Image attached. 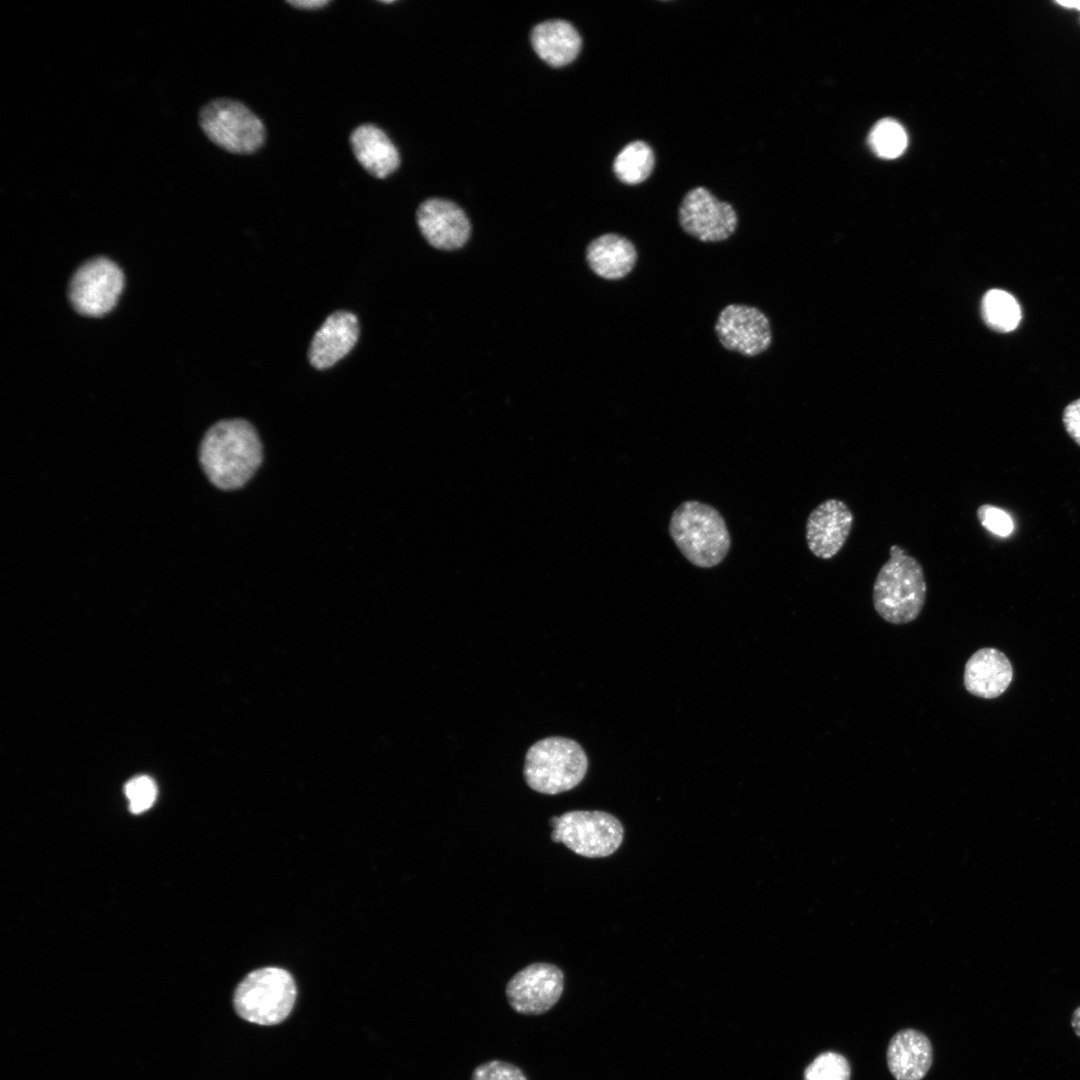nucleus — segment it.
Instances as JSON below:
<instances>
[{"label":"nucleus","instance_id":"nucleus-1","mask_svg":"<svg viewBox=\"0 0 1080 1080\" xmlns=\"http://www.w3.org/2000/svg\"><path fill=\"white\" fill-rule=\"evenodd\" d=\"M263 458L257 431L243 419L221 420L205 433L199 461L210 482L222 490L244 486Z\"/></svg>","mask_w":1080,"mask_h":1080},{"label":"nucleus","instance_id":"nucleus-2","mask_svg":"<svg viewBox=\"0 0 1080 1080\" xmlns=\"http://www.w3.org/2000/svg\"><path fill=\"white\" fill-rule=\"evenodd\" d=\"M889 554L873 584V605L885 621L906 624L915 620L924 607L925 574L920 562L899 545H892Z\"/></svg>","mask_w":1080,"mask_h":1080},{"label":"nucleus","instance_id":"nucleus-3","mask_svg":"<svg viewBox=\"0 0 1080 1080\" xmlns=\"http://www.w3.org/2000/svg\"><path fill=\"white\" fill-rule=\"evenodd\" d=\"M669 533L683 556L700 568H712L727 556L731 539L725 520L713 506L696 500L672 513Z\"/></svg>","mask_w":1080,"mask_h":1080},{"label":"nucleus","instance_id":"nucleus-4","mask_svg":"<svg viewBox=\"0 0 1080 1080\" xmlns=\"http://www.w3.org/2000/svg\"><path fill=\"white\" fill-rule=\"evenodd\" d=\"M588 767L587 756L574 740L548 737L527 751L524 778L528 786L543 794H558L576 787Z\"/></svg>","mask_w":1080,"mask_h":1080},{"label":"nucleus","instance_id":"nucleus-5","mask_svg":"<svg viewBox=\"0 0 1080 1080\" xmlns=\"http://www.w3.org/2000/svg\"><path fill=\"white\" fill-rule=\"evenodd\" d=\"M296 995L295 981L287 970L265 967L253 970L238 984L233 1004L242 1019L259 1025H274L288 1017Z\"/></svg>","mask_w":1080,"mask_h":1080},{"label":"nucleus","instance_id":"nucleus-6","mask_svg":"<svg viewBox=\"0 0 1080 1080\" xmlns=\"http://www.w3.org/2000/svg\"><path fill=\"white\" fill-rule=\"evenodd\" d=\"M199 125L214 144L230 153H253L265 141L262 121L233 99L217 98L205 104L199 112Z\"/></svg>","mask_w":1080,"mask_h":1080},{"label":"nucleus","instance_id":"nucleus-7","mask_svg":"<svg viewBox=\"0 0 1080 1080\" xmlns=\"http://www.w3.org/2000/svg\"><path fill=\"white\" fill-rule=\"evenodd\" d=\"M551 839L588 858L613 854L623 841L624 829L613 815L603 811L575 810L550 819Z\"/></svg>","mask_w":1080,"mask_h":1080},{"label":"nucleus","instance_id":"nucleus-8","mask_svg":"<svg viewBox=\"0 0 1080 1080\" xmlns=\"http://www.w3.org/2000/svg\"><path fill=\"white\" fill-rule=\"evenodd\" d=\"M123 286L121 269L108 258L96 257L85 262L74 273L69 298L79 313L101 316L115 306Z\"/></svg>","mask_w":1080,"mask_h":1080},{"label":"nucleus","instance_id":"nucleus-9","mask_svg":"<svg viewBox=\"0 0 1080 1080\" xmlns=\"http://www.w3.org/2000/svg\"><path fill=\"white\" fill-rule=\"evenodd\" d=\"M679 223L697 240L719 242L735 232L738 217L731 204L720 201L704 187H696L686 193L680 204Z\"/></svg>","mask_w":1080,"mask_h":1080},{"label":"nucleus","instance_id":"nucleus-10","mask_svg":"<svg viewBox=\"0 0 1080 1080\" xmlns=\"http://www.w3.org/2000/svg\"><path fill=\"white\" fill-rule=\"evenodd\" d=\"M564 988L562 970L550 963H533L517 972L506 985L510 1007L524 1015H540L559 1000Z\"/></svg>","mask_w":1080,"mask_h":1080},{"label":"nucleus","instance_id":"nucleus-11","mask_svg":"<svg viewBox=\"0 0 1080 1080\" xmlns=\"http://www.w3.org/2000/svg\"><path fill=\"white\" fill-rule=\"evenodd\" d=\"M715 333L725 349L747 357L761 354L772 341L767 316L756 307L742 304H730L720 311Z\"/></svg>","mask_w":1080,"mask_h":1080},{"label":"nucleus","instance_id":"nucleus-12","mask_svg":"<svg viewBox=\"0 0 1080 1080\" xmlns=\"http://www.w3.org/2000/svg\"><path fill=\"white\" fill-rule=\"evenodd\" d=\"M853 514L848 505L830 498L817 505L806 521V542L811 553L821 559L834 557L845 545L852 526Z\"/></svg>","mask_w":1080,"mask_h":1080},{"label":"nucleus","instance_id":"nucleus-13","mask_svg":"<svg viewBox=\"0 0 1080 1080\" xmlns=\"http://www.w3.org/2000/svg\"><path fill=\"white\" fill-rule=\"evenodd\" d=\"M416 216L422 235L437 249H458L470 236L471 226L466 214L452 201L427 199L419 206Z\"/></svg>","mask_w":1080,"mask_h":1080},{"label":"nucleus","instance_id":"nucleus-14","mask_svg":"<svg viewBox=\"0 0 1080 1080\" xmlns=\"http://www.w3.org/2000/svg\"><path fill=\"white\" fill-rule=\"evenodd\" d=\"M359 336L357 317L347 311L332 313L315 333L309 360L316 369H327L346 356Z\"/></svg>","mask_w":1080,"mask_h":1080},{"label":"nucleus","instance_id":"nucleus-15","mask_svg":"<svg viewBox=\"0 0 1080 1080\" xmlns=\"http://www.w3.org/2000/svg\"><path fill=\"white\" fill-rule=\"evenodd\" d=\"M1013 678V668L1007 656L998 649L985 647L967 660L964 686L974 696L992 699L1003 694Z\"/></svg>","mask_w":1080,"mask_h":1080},{"label":"nucleus","instance_id":"nucleus-16","mask_svg":"<svg viewBox=\"0 0 1080 1080\" xmlns=\"http://www.w3.org/2000/svg\"><path fill=\"white\" fill-rule=\"evenodd\" d=\"M887 1065L896 1080H922L933 1062L929 1038L915 1029H903L887 1047Z\"/></svg>","mask_w":1080,"mask_h":1080},{"label":"nucleus","instance_id":"nucleus-17","mask_svg":"<svg viewBox=\"0 0 1080 1080\" xmlns=\"http://www.w3.org/2000/svg\"><path fill=\"white\" fill-rule=\"evenodd\" d=\"M350 144L361 166L376 178H386L399 166L397 148L386 133L373 124L356 127L350 135Z\"/></svg>","mask_w":1080,"mask_h":1080},{"label":"nucleus","instance_id":"nucleus-18","mask_svg":"<svg viewBox=\"0 0 1080 1080\" xmlns=\"http://www.w3.org/2000/svg\"><path fill=\"white\" fill-rule=\"evenodd\" d=\"M637 257L634 244L615 233L595 238L586 248L589 267L595 274L607 280H618L628 275L634 268Z\"/></svg>","mask_w":1080,"mask_h":1080},{"label":"nucleus","instance_id":"nucleus-19","mask_svg":"<svg viewBox=\"0 0 1080 1080\" xmlns=\"http://www.w3.org/2000/svg\"><path fill=\"white\" fill-rule=\"evenodd\" d=\"M530 38L536 54L553 67L571 63L581 49L579 33L564 20H549L536 25Z\"/></svg>","mask_w":1080,"mask_h":1080},{"label":"nucleus","instance_id":"nucleus-20","mask_svg":"<svg viewBox=\"0 0 1080 1080\" xmlns=\"http://www.w3.org/2000/svg\"><path fill=\"white\" fill-rule=\"evenodd\" d=\"M655 157L651 147L643 141L627 144L616 156L613 171L616 177L628 185L640 184L651 174Z\"/></svg>","mask_w":1080,"mask_h":1080},{"label":"nucleus","instance_id":"nucleus-21","mask_svg":"<svg viewBox=\"0 0 1080 1080\" xmlns=\"http://www.w3.org/2000/svg\"><path fill=\"white\" fill-rule=\"evenodd\" d=\"M982 314L986 324L998 332L1014 330L1021 320L1016 299L1000 289L989 290L983 297Z\"/></svg>","mask_w":1080,"mask_h":1080},{"label":"nucleus","instance_id":"nucleus-22","mask_svg":"<svg viewBox=\"0 0 1080 1080\" xmlns=\"http://www.w3.org/2000/svg\"><path fill=\"white\" fill-rule=\"evenodd\" d=\"M907 134L903 126L895 120L883 119L875 124L869 135V144L879 157L894 159L900 156L907 146Z\"/></svg>","mask_w":1080,"mask_h":1080},{"label":"nucleus","instance_id":"nucleus-23","mask_svg":"<svg viewBox=\"0 0 1080 1080\" xmlns=\"http://www.w3.org/2000/svg\"><path fill=\"white\" fill-rule=\"evenodd\" d=\"M851 1067L840 1053L825 1051L814 1058L804 1070V1080H850Z\"/></svg>","mask_w":1080,"mask_h":1080},{"label":"nucleus","instance_id":"nucleus-24","mask_svg":"<svg viewBox=\"0 0 1080 1080\" xmlns=\"http://www.w3.org/2000/svg\"><path fill=\"white\" fill-rule=\"evenodd\" d=\"M124 792L129 800V810L134 814H140L148 810L155 802L157 787L150 777L137 776L126 783Z\"/></svg>","mask_w":1080,"mask_h":1080},{"label":"nucleus","instance_id":"nucleus-25","mask_svg":"<svg viewBox=\"0 0 1080 1080\" xmlns=\"http://www.w3.org/2000/svg\"><path fill=\"white\" fill-rule=\"evenodd\" d=\"M471 1080H527L517 1066L499 1060H492L478 1065L472 1072Z\"/></svg>","mask_w":1080,"mask_h":1080},{"label":"nucleus","instance_id":"nucleus-26","mask_svg":"<svg viewBox=\"0 0 1080 1080\" xmlns=\"http://www.w3.org/2000/svg\"><path fill=\"white\" fill-rule=\"evenodd\" d=\"M977 517L983 527L998 536L1006 537L1014 529L1011 517L992 505H981L977 510Z\"/></svg>","mask_w":1080,"mask_h":1080},{"label":"nucleus","instance_id":"nucleus-27","mask_svg":"<svg viewBox=\"0 0 1080 1080\" xmlns=\"http://www.w3.org/2000/svg\"><path fill=\"white\" fill-rule=\"evenodd\" d=\"M1063 423L1069 436L1080 446V399L1066 406Z\"/></svg>","mask_w":1080,"mask_h":1080},{"label":"nucleus","instance_id":"nucleus-28","mask_svg":"<svg viewBox=\"0 0 1080 1080\" xmlns=\"http://www.w3.org/2000/svg\"><path fill=\"white\" fill-rule=\"evenodd\" d=\"M287 2L296 8L308 10L320 9L329 3L327 0H294Z\"/></svg>","mask_w":1080,"mask_h":1080},{"label":"nucleus","instance_id":"nucleus-29","mask_svg":"<svg viewBox=\"0 0 1080 1080\" xmlns=\"http://www.w3.org/2000/svg\"><path fill=\"white\" fill-rule=\"evenodd\" d=\"M1071 1027L1078 1038H1080V1006L1075 1008L1071 1016Z\"/></svg>","mask_w":1080,"mask_h":1080},{"label":"nucleus","instance_id":"nucleus-30","mask_svg":"<svg viewBox=\"0 0 1080 1080\" xmlns=\"http://www.w3.org/2000/svg\"><path fill=\"white\" fill-rule=\"evenodd\" d=\"M1058 3L1066 7L1077 8L1080 10V1H1060Z\"/></svg>","mask_w":1080,"mask_h":1080}]
</instances>
